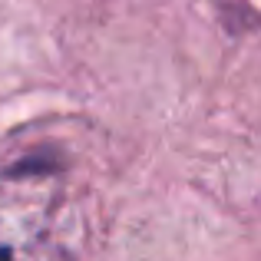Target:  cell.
<instances>
[{"label":"cell","mask_w":261,"mask_h":261,"mask_svg":"<svg viewBox=\"0 0 261 261\" xmlns=\"http://www.w3.org/2000/svg\"><path fill=\"white\" fill-rule=\"evenodd\" d=\"M50 169H53V162H46V159H27L20 166H13L10 175H33V172H50Z\"/></svg>","instance_id":"obj_1"},{"label":"cell","mask_w":261,"mask_h":261,"mask_svg":"<svg viewBox=\"0 0 261 261\" xmlns=\"http://www.w3.org/2000/svg\"><path fill=\"white\" fill-rule=\"evenodd\" d=\"M0 261H13V258H10V251H7V248H0Z\"/></svg>","instance_id":"obj_2"}]
</instances>
